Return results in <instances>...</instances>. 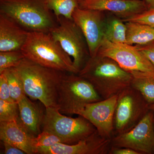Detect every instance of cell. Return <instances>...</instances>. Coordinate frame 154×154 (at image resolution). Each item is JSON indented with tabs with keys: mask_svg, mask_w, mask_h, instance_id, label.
<instances>
[{
	"mask_svg": "<svg viewBox=\"0 0 154 154\" xmlns=\"http://www.w3.org/2000/svg\"><path fill=\"white\" fill-rule=\"evenodd\" d=\"M105 12L97 10L77 8L72 19L85 38L91 57L97 55L105 38Z\"/></svg>",
	"mask_w": 154,
	"mask_h": 154,
	"instance_id": "cell-11",
	"label": "cell"
},
{
	"mask_svg": "<svg viewBox=\"0 0 154 154\" xmlns=\"http://www.w3.org/2000/svg\"><path fill=\"white\" fill-rule=\"evenodd\" d=\"M109 154H140L132 149L125 147H116L111 146Z\"/></svg>",
	"mask_w": 154,
	"mask_h": 154,
	"instance_id": "cell-29",
	"label": "cell"
},
{
	"mask_svg": "<svg viewBox=\"0 0 154 154\" xmlns=\"http://www.w3.org/2000/svg\"><path fill=\"white\" fill-rule=\"evenodd\" d=\"M130 72L133 76L131 87L142 94L149 105L154 104V72Z\"/></svg>",
	"mask_w": 154,
	"mask_h": 154,
	"instance_id": "cell-20",
	"label": "cell"
},
{
	"mask_svg": "<svg viewBox=\"0 0 154 154\" xmlns=\"http://www.w3.org/2000/svg\"><path fill=\"white\" fill-rule=\"evenodd\" d=\"M29 32L11 18L0 14V51L21 50Z\"/></svg>",
	"mask_w": 154,
	"mask_h": 154,
	"instance_id": "cell-15",
	"label": "cell"
},
{
	"mask_svg": "<svg viewBox=\"0 0 154 154\" xmlns=\"http://www.w3.org/2000/svg\"><path fill=\"white\" fill-rule=\"evenodd\" d=\"M97 54L112 59L128 72H154L151 63L134 45L113 43L104 38Z\"/></svg>",
	"mask_w": 154,
	"mask_h": 154,
	"instance_id": "cell-9",
	"label": "cell"
},
{
	"mask_svg": "<svg viewBox=\"0 0 154 154\" xmlns=\"http://www.w3.org/2000/svg\"><path fill=\"white\" fill-rule=\"evenodd\" d=\"M25 58L21 50L0 51V73L18 66Z\"/></svg>",
	"mask_w": 154,
	"mask_h": 154,
	"instance_id": "cell-23",
	"label": "cell"
},
{
	"mask_svg": "<svg viewBox=\"0 0 154 154\" xmlns=\"http://www.w3.org/2000/svg\"><path fill=\"white\" fill-rule=\"evenodd\" d=\"M118 95L87 104L78 115L93 125L101 136L111 139L113 136L114 113Z\"/></svg>",
	"mask_w": 154,
	"mask_h": 154,
	"instance_id": "cell-12",
	"label": "cell"
},
{
	"mask_svg": "<svg viewBox=\"0 0 154 154\" xmlns=\"http://www.w3.org/2000/svg\"><path fill=\"white\" fill-rule=\"evenodd\" d=\"M0 14L28 32L49 33L57 25L46 0H0Z\"/></svg>",
	"mask_w": 154,
	"mask_h": 154,
	"instance_id": "cell-3",
	"label": "cell"
},
{
	"mask_svg": "<svg viewBox=\"0 0 154 154\" xmlns=\"http://www.w3.org/2000/svg\"><path fill=\"white\" fill-rule=\"evenodd\" d=\"M130 1H139V0H130Z\"/></svg>",
	"mask_w": 154,
	"mask_h": 154,
	"instance_id": "cell-34",
	"label": "cell"
},
{
	"mask_svg": "<svg viewBox=\"0 0 154 154\" xmlns=\"http://www.w3.org/2000/svg\"><path fill=\"white\" fill-rule=\"evenodd\" d=\"M154 113V116H153V122H154V112H153Z\"/></svg>",
	"mask_w": 154,
	"mask_h": 154,
	"instance_id": "cell-33",
	"label": "cell"
},
{
	"mask_svg": "<svg viewBox=\"0 0 154 154\" xmlns=\"http://www.w3.org/2000/svg\"><path fill=\"white\" fill-rule=\"evenodd\" d=\"M0 99L8 102H15L11 98L5 71L0 73Z\"/></svg>",
	"mask_w": 154,
	"mask_h": 154,
	"instance_id": "cell-27",
	"label": "cell"
},
{
	"mask_svg": "<svg viewBox=\"0 0 154 154\" xmlns=\"http://www.w3.org/2000/svg\"><path fill=\"white\" fill-rule=\"evenodd\" d=\"M79 8L107 12L123 21L148 10L143 0H83Z\"/></svg>",
	"mask_w": 154,
	"mask_h": 154,
	"instance_id": "cell-14",
	"label": "cell"
},
{
	"mask_svg": "<svg viewBox=\"0 0 154 154\" xmlns=\"http://www.w3.org/2000/svg\"><path fill=\"white\" fill-rule=\"evenodd\" d=\"M33 147L35 154L37 149L41 147H48L62 143L60 139L53 134L42 130V132L33 139Z\"/></svg>",
	"mask_w": 154,
	"mask_h": 154,
	"instance_id": "cell-25",
	"label": "cell"
},
{
	"mask_svg": "<svg viewBox=\"0 0 154 154\" xmlns=\"http://www.w3.org/2000/svg\"><path fill=\"white\" fill-rule=\"evenodd\" d=\"M88 80L103 99L118 95L131 86L133 76L115 61L97 54L90 57L78 74Z\"/></svg>",
	"mask_w": 154,
	"mask_h": 154,
	"instance_id": "cell-1",
	"label": "cell"
},
{
	"mask_svg": "<svg viewBox=\"0 0 154 154\" xmlns=\"http://www.w3.org/2000/svg\"><path fill=\"white\" fill-rule=\"evenodd\" d=\"M34 137L22 126L18 120L0 122V139L21 149L26 154H34Z\"/></svg>",
	"mask_w": 154,
	"mask_h": 154,
	"instance_id": "cell-16",
	"label": "cell"
},
{
	"mask_svg": "<svg viewBox=\"0 0 154 154\" xmlns=\"http://www.w3.org/2000/svg\"><path fill=\"white\" fill-rule=\"evenodd\" d=\"M148 9L154 8V0H143Z\"/></svg>",
	"mask_w": 154,
	"mask_h": 154,
	"instance_id": "cell-31",
	"label": "cell"
},
{
	"mask_svg": "<svg viewBox=\"0 0 154 154\" xmlns=\"http://www.w3.org/2000/svg\"><path fill=\"white\" fill-rule=\"evenodd\" d=\"M124 22H138L154 28V8L148 9L141 14L124 20Z\"/></svg>",
	"mask_w": 154,
	"mask_h": 154,
	"instance_id": "cell-26",
	"label": "cell"
},
{
	"mask_svg": "<svg viewBox=\"0 0 154 154\" xmlns=\"http://www.w3.org/2000/svg\"><path fill=\"white\" fill-rule=\"evenodd\" d=\"M57 21L49 33L72 58L79 73L91 57L85 38L73 19L60 17Z\"/></svg>",
	"mask_w": 154,
	"mask_h": 154,
	"instance_id": "cell-7",
	"label": "cell"
},
{
	"mask_svg": "<svg viewBox=\"0 0 154 154\" xmlns=\"http://www.w3.org/2000/svg\"><path fill=\"white\" fill-rule=\"evenodd\" d=\"M22 80L25 95L45 108L57 107V88L65 72L48 68L25 58L14 68Z\"/></svg>",
	"mask_w": 154,
	"mask_h": 154,
	"instance_id": "cell-2",
	"label": "cell"
},
{
	"mask_svg": "<svg viewBox=\"0 0 154 154\" xmlns=\"http://www.w3.org/2000/svg\"><path fill=\"white\" fill-rule=\"evenodd\" d=\"M143 54L154 67V40L142 45H134Z\"/></svg>",
	"mask_w": 154,
	"mask_h": 154,
	"instance_id": "cell-28",
	"label": "cell"
},
{
	"mask_svg": "<svg viewBox=\"0 0 154 154\" xmlns=\"http://www.w3.org/2000/svg\"><path fill=\"white\" fill-rule=\"evenodd\" d=\"M127 26L122 19L111 14L105 17V38L115 43H127Z\"/></svg>",
	"mask_w": 154,
	"mask_h": 154,
	"instance_id": "cell-19",
	"label": "cell"
},
{
	"mask_svg": "<svg viewBox=\"0 0 154 154\" xmlns=\"http://www.w3.org/2000/svg\"><path fill=\"white\" fill-rule=\"evenodd\" d=\"M127 44L142 45L154 40V28L138 22H126Z\"/></svg>",
	"mask_w": 154,
	"mask_h": 154,
	"instance_id": "cell-18",
	"label": "cell"
},
{
	"mask_svg": "<svg viewBox=\"0 0 154 154\" xmlns=\"http://www.w3.org/2000/svg\"><path fill=\"white\" fill-rule=\"evenodd\" d=\"M153 116V112L149 110L129 131L114 136L111 139V146L128 148L140 154H154Z\"/></svg>",
	"mask_w": 154,
	"mask_h": 154,
	"instance_id": "cell-10",
	"label": "cell"
},
{
	"mask_svg": "<svg viewBox=\"0 0 154 154\" xmlns=\"http://www.w3.org/2000/svg\"><path fill=\"white\" fill-rule=\"evenodd\" d=\"M5 71L8 79L11 98L14 101L18 102L26 95L22 80L14 68Z\"/></svg>",
	"mask_w": 154,
	"mask_h": 154,
	"instance_id": "cell-22",
	"label": "cell"
},
{
	"mask_svg": "<svg viewBox=\"0 0 154 154\" xmlns=\"http://www.w3.org/2000/svg\"><path fill=\"white\" fill-rule=\"evenodd\" d=\"M4 146V154H26L21 149L7 143H3Z\"/></svg>",
	"mask_w": 154,
	"mask_h": 154,
	"instance_id": "cell-30",
	"label": "cell"
},
{
	"mask_svg": "<svg viewBox=\"0 0 154 154\" xmlns=\"http://www.w3.org/2000/svg\"><path fill=\"white\" fill-rule=\"evenodd\" d=\"M20 124L33 137H36L42 131L44 114L38 105L25 95L18 102Z\"/></svg>",
	"mask_w": 154,
	"mask_h": 154,
	"instance_id": "cell-17",
	"label": "cell"
},
{
	"mask_svg": "<svg viewBox=\"0 0 154 154\" xmlns=\"http://www.w3.org/2000/svg\"><path fill=\"white\" fill-rule=\"evenodd\" d=\"M102 99L91 83L78 74L65 73L58 86L57 107L63 114L78 115L87 104Z\"/></svg>",
	"mask_w": 154,
	"mask_h": 154,
	"instance_id": "cell-5",
	"label": "cell"
},
{
	"mask_svg": "<svg viewBox=\"0 0 154 154\" xmlns=\"http://www.w3.org/2000/svg\"><path fill=\"white\" fill-rule=\"evenodd\" d=\"M149 110V104L137 90L131 86L125 89L118 95L114 113L113 136L129 131Z\"/></svg>",
	"mask_w": 154,
	"mask_h": 154,
	"instance_id": "cell-8",
	"label": "cell"
},
{
	"mask_svg": "<svg viewBox=\"0 0 154 154\" xmlns=\"http://www.w3.org/2000/svg\"><path fill=\"white\" fill-rule=\"evenodd\" d=\"M57 20L60 17L72 19V15L83 0H46Z\"/></svg>",
	"mask_w": 154,
	"mask_h": 154,
	"instance_id": "cell-21",
	"label": "cell"
},
{
	"mask_svg": "<svg viewBox=\"0 0 154 154\" xmlns=\"http://www.w3.org/2000/svg\"><path fill=\"white\" fill-rule=\"evenodd\" d=\"M21 51L25 58L42 66L78 74L72 59L49 33L29 32Z\"/></svg>",
	"mask_w": 154,
	"mask_h": 154,
	"instance_id": "cell-4",
	"label": "cell"
},
{
	"mask_svg": "<svg viewBox=\"0 0 154 154\" xmlns=\"http://www.w3.org/2000/svg\"><path fill=\"white\" fill-rule=\"evenodd\" d=\"M149 110H152L153 112H154V104L149 105Z\"/></svg>",
	"mask_w": 154,
	"mask_h": 154,
	"instance_id": "cell-32",
	"label": "cell"
},
{
	"mask_svg": "<svg viewBox=\"0 0 154 154\" xmlns=\"http://www.w3.org/2000/svg\"><path fill=\"white\" fill-rule=\"evenodd\" d=\"M111 147V139L101 136L97 131L77 143H59L48 147L37 149L39 154H107Z\"/></svg>",
	"mask_w": 154,
	"mask_h": 154,
	"instance_id": "cell-13",
	"label": "cell"
},
{
	"mask_svg": "<svg viewBox=\"0 0 154 154\" xmlns=\"http://www.w3.org/2000/svg\"><path fill=\"white\" fill-rule=\"evenodd\" d=\"M19 116L18 102H8L0 99V122L18 120Z\"/></svg>",
	"mask_w": 154,
	"mask_h": 154,
	"instance_id": "cell-24",
	"label": "cell"
},
{
	"mask_svg": "<svg viewBox=\"0 0 154 154\" xmlns=\"http://www.w3.org/2000/svg\"><path fill=\"white\" fill-rule=\"evenodd\" d=\"M57 136L62 143L74 144L96 131L85 118L80 116L72 118L61 113L57 107L45 108L42 131Z\"/></svg>",
	"mask_w": 154,
	"mask_h": 154,
	"instance_id": "cell-6",
	"label": "cell"
}]
</instances>
